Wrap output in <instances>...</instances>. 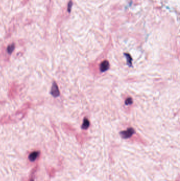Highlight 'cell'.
<instances>
[{
	"label": "cell",
	"mask_w": 180,
	"mask_h": 181,
	"mask_svg": "<svg viewBox=\"0 0 180 181\" xmlns=\"http://www.w3.org/2000/svg\"><path fill=\"white\" fill-rule=\"evenodd\" d=\"M134 133V130L132 128H128L127 130L121 131L120 133L121 136L123 138H128L130 137Z\"/></svg>",
	"instance_id": "1"
},
{
	"label": "cell",
	"mask_w": 180,
	"mask_h": 181,
	"mask_svg": "<svg viewBox=\"0 0 180 181\" xmlns=\"http://www.w3.org/2000/svg\"><path fill=\"white\" fill-rule=\"evenodd\" d=\"M51 94L54 97H58V96H59L60 91L57 83L55 82L53 83L51 87Z\"/></svg>",
	"instance_id": "2"
},
{
	"label": "cell",
	"mask_w": 180,
	"mask_h": 181,
	"mask_svg": "<svg viewBox=\"0 0 180 181\" xmlns=\"http://www.w3.org/2000/svg\"><path fill=\"white\" fill-rule=\"evenodd\" d=\"M16 86L15 84H13L10 88L9 93V96L11 99H13L15 97L16 94Z\"/></svg>",
	"instance_id": "3"
},
{
	"label": "cell",
	"mask_w": 180,
	"mask_h": 181,
	"mask_svg": "<svg viewBox=\"0 0 180 181\" xmlns=\"http://www.w3.org/2000/svg\"><path fill=\"white\" fill-rule=\"evenodd\" d=\"M12 120L11 118V117L8 114H5L0 119V123L2 124H6L11 123Z\"/></svg>",
	"instance_id": "4"
},
{
	"label": "cell",
	"mask_w": 180,
	"mask_h": 181,
	"mask_svg": "<svg viewBox=\"0 0 180 181\" xmlns=\"http://www.w3.org/2000/svg\"><path fill=\"white\" fill-rule=\"evenodd\" d=\"M109 67V64L108 61L105 60L102 62L100 66V69L101 72H105Z\"/></svg>",
	"instance_id": "5"
},
{
	"label": "cell",
	"mask_w": 180,
	"mask_h": 181,
	"mask_svg": "<svg viewBox=\"0 0 180 181\" xmlns=\"http://www.w3.org/2000/svg\"><path fill=\"white\" fill-rule=\"evenodd\" d=\"M39 155V153L38 151H33L29 156V159L31 161H34L38 158Z\"/></svg>",
	"instance_id": "6"
},
{
	"label": "cell",
	"mask_w": 180,
	"mask_h": 181,
	"mask_svg": "<svg viewBox=\"0 0 180 181\" xmlns=\"http://www.w3.org/2000/svg\"><path fill=\"white\" fill-rule=\"evenodd\" d=\"M89 124L90 123H89V121H88V120L86 118H85L83 123H82V128L84 129H87L89 126Z\"/></svg>",
	"instance_id": "7"
},
{
	"label": "cell",
	"mask_w": 180,
	"mask_h": 181,
	"mask_svg": "<svg viewBox=\"0 0 180 181\" xmlns=\"http://www.w3.org/2000/svg\"><path fill=\"white\" fill-rule=\"evenodd\" d=\"M14 48H15V45L14 43H12L8 46V48H7V51L9 54H11L14 50Z\"/></svg>",
	"instance_id": "8"
},
{
	"label": "cell",
	"mask_w": 180,
	"mask_h": 181,
	"mask_svg": "<svg viewBox=\"0 0 180 181\" xmlns=\"http://www.w3.org/2000/svg\"><path fill=\"white\" fill-rule=\"evenodd\" d=\"M125 55L127 56V62L129 65H132V58L130 57V56L128 54V53H125Z\"/></svg>",
	"instance_id": "9"
},
{
	"label": "cell",
	"mask_w": 180,
	"mask_h": 181,
	"mask_svg": "<svg viewBox=\"0 0 180 181\" xmlns=\"http://www.w3.org/2000/svg\"><path fill=\"white\" fill-rule=\"evenodd\" d=\"M133 103V100L132 98H128L125 101V104L126 105L131 104Z\"/></svg>",
	"instance_id": "10"
},
{
	"label": "cell",
	"mask_w": 180,
	"mask_h": 181,
	"mask_svg": "<svg viewBox=\"0 0 180 181\" xmlns=\"http://www.w3.org/2000/svg\"><path fill=\"white\" fill-rule=\"evenodd\" d=\"M72 5V2L70 1L69 2V3H68V12H70V11H71Z\"/></svg>",
	"instance_id": "11"
},
{
	"label": "cell",
	"mask_w": 180,
	"mask_h": 181,
	"mask_svg": "<svg viewBox=\"0 0 180 181\" xmlns=\"http://www.w3.org/2000/svg\"></svg>",
	"instance_id": "12"
}]
</instances>
